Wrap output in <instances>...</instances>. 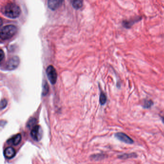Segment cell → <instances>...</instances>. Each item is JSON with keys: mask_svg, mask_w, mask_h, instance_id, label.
I'll list each match as a JSON object with an SVG mask.
<instances>
[{"mask_svg": "<svg viewBox=\"0 0 164 164\" xmlns=\"http://www.w3.org/2000/svg\"><path fill=\"white\" fill-rule=\"evenodd\" d=\"M2 13L8 18H16L20 16L21 9L16 3H10L5 5L1 9Z\"/></svg>", "mask_w": 164, "mask_h": 164, "instance_id": "obj_1", "label": "cell"}, {"mask_svg": "<svg viewBox=\"0 0 164 164\" xmlns=\"http://www.w3.org/2000/svg\"><path fill=\"white\" fill-rule=\"evenodd\" d=\"M18 31L16 26L13 25H9L3 26L1 29L0 38L2 40H8L13 37Z\"/></svg>", "mask_w": 164, "mask_h": 164, "instance_id": "obj_2", "label": "cell"}, {"mask_svg": "<svg viewBox=\"0 0 164 164\" xmlns=\"http://www.w3.org/2000/svg\"><path fill=\"white\" fill-rule=\"evenodd\" d=\"M20 64V59L19 57L16 56H13L9 59L6 62L5 68L8 70H13L18 68Z\"/></svg>", "mask_w": 164, "mask_h": 164, "instance_id": "obj_3", "label": "cell"}, {"mask_svg": "<svg viewBox=\"0 0 164 164\" xmlns=\"http://www.w3.org/2000/svg\"><path fill=\"white\" fill-rule=\"evenodd\" d=\"M46 74L49 80L52 84L56 83L57 79V74L56 69L52 66H49L47 68Z\"/></svg>", "mask_w": 164, "mask_h": 164, "instance_id": "obj_4", "label": "cell"}, {"mask_svg": "<svg viewBox=\"0 0 164 164\" xmlns=\"http://www.w3.org/2000/svg\"><path fill=\"white\" fill-rule=\"evenodd\" d=\"M30 135L34 141H40L43 135V130L41 126L36 125L33 127L31 131Z\"/></svg>", "mask_w": 164, "mask_h": 164, "instance_id": "obj_5", "label": "cell"}, {"mask_svg": "<svg viewBox=\"0 0 164 164\" xmlns=\"http://www.w3.org/2000/svg\"><path fill=\"white\" fill-rule=\"evenodd\" d=\"M115 136L117 139L124 143L129 144H134V140L131 138H130L129 136H127V134H124L123 132L117 133L115 134Z\"/></svg>", "mask_w": 164, "mask_h": 164, "instance_id": "obj_6", "label": "cell"}, {"mask_svg": "<svg viewBox=\"0 0 164 164\" xmlns=\"http://www.w3.org/2000/svg\"><path fill=\"white\" fill-rule=\"evenodd\" d=\"M142 18L141 16H137L135 18H134L132 19L128 20H124L122 22V25L124 28H131V26L133 25L136 23V22H139L140 21L142 20Z\"/></svg>", "mask_w": 164, "mask_h": 164, "instance_id": "obj_7", "label": "cell"}, {"mask_svg": "<svg viewBox=\"0 0 164 164\" xmlns=\"http://www.w3.org/2000/svg\"><path fill=\"white\" fill-rule=\"evenodd\" d=\"M63 2V1H62L50 0L48 2V5L50 9H52V10H55L62 5Z\"/></svg>", "mask_w": 164, "mask_h": 164, "instance_id": "obj_8", "label": "cell"}, {"mask_svg": "<svg viewBox=\"0 0 164 164\" xmlns=\"http://www.w3.org/2000/svg\"><path fill=\"white\" fill-rule=\"evenodd\" d=\"M22 140V136L20 134H18L10 138L7 141V143L9 144H12L13 145H18L21 142Z\"/></svg>", "mask_w": 164, "mask_h": 164, "instance_id": "obj_9", "label": "cell"}, {"mask_svg": "<svg viewBox=\"0 0 164 164\" xmlns=\"http://www.w3.org/2000/svg\"><path fill=\"white\" fill-rule=\"evenodd\" d=\"M16 154V152L15 150L13 148H12V147H9L5 150L4 155L6 158L11 159L15 157Z\"/></svg>", "mask_w": 164, "mask_h": 164, "instance_id": "obj_10", "label": "cell"}, {"mask_svg": "<svg viewBox=\"0 0 164 164\" xmlns=\"http://www.w3.org/2000/svg\"><path fill=\"white\" fill-rule=\"evenodd\" d=\"M154 104V102L151 100H144L142 104V106L144 108H150Z\"/></svg>", "mask_w": 164, "mask_h": 164, "instance_id": "obj_11", "label": "cell"}, {"mask_svg": "<svg viewBox=\"0 0 164 164\" xmlns=\"http://www.w3.org/2000/svg\"><path fill=\"white\" fill-rule=\"evenodd\" d=\"M83 2L81 1H74L72 2V6L76 9H79L82 7Z\"/></svg>", "mask_w": 164, "mask_h": 164, "instance_id": "obj_12", "label": "cell"}, {"mask_svg": "<svg viewBox=\"0 0 164 164\" xmlns=\"http://www.w3.org/2000/svg\"><path fill=\"white\" fill-rule=\"evenodd\" d=\"M107 101V97L106 94L103 92H101L100 95V103L102 105L106 104Z\"/></svg>", "mask_w": 164, "mask_h": 164, "instance_id": "obj_13", "label": "cell"}, {"mask_svg": "<svg viewBox=\"0 0 164 164\" xmlns=\"http://www.w3.org/2000/svg\"><path fill=\"white\" fill-rule=\"evenodd\" d=\"M36 122H37V121L35 118H31L28 120V121L27 123V127H28V128L32 127L33 126L35 125Z\"/></svg>", "mask_w": 164, "mask_h": 164, "instance_id": "obj_14", "label": "cell"}, {"mask_svg": "<svg viewBox=\"0 0 164 164\" xmlns=\"http://www.w3.org/2000/svg\"><path fill=\"white\" fill-rule=\"evenodd\" d=\"M49 91V87L48 84L47 82H46L43 87V96H45L47 95Z\"/></svg>", "mask_w": 164, "mask_h": 164, "instance_id": "obj_15", "label": "cell"}, {"mask_svg": "<svg viewBox=\"0 0 164 164\" xmlns=\"http://www.w3.org/2000/svg\"><path fill=\"white\" fill-rule=\"evenodd\" d=\"M7 105V101L6 99H3L1 101V110H3V109L5 108L6 106Z\"/></svg>", "mask_w": 164, "mask_h": 164, "instance_id": "obj_16", "label": "cell"}, {"mask_svg": "<svg viewBox=\"0 0 164 164\" xmlns=\"http://www.w3.org/2000/svg\"><path fill=\"white\" fill-rule=\"evenodd\" d=\"M133 156H134V154H124L123 155H120L119 158H122V159H125V158L132 157Z\"/></svg>", "mask_w": 164, "mask_h": 164, "instance_id": "obj_17", "label": "cell"}, {"mask_svg": "<svg viewBox=\"0 0 164 164\" xmlns=\"http://www.w3.org/2000/svg\"><path fill=\"white\" fill-rule=\"evenodd\" d=\"M4 56H5V54H4L3 51L1 49L0 51V62H1V63H2L3 60L4 58Z\"/></svg>", "mask_w": 164, "mask_h": 164, "instance_id": "obj_18", "label": "cell"}, {"mask_svg": "<svg viewBox=\"0 0 164 164\" xmlns=\"http://www.w3.org/2000/svg\"><path fill=\"white\" fill-rule=\"evenodd\" d=\"M162 121L163 123L164 124V117H162Z\"/></svg>", "mask_w": 164, "mask_h": 164, "instance_id": "obj_19", "label": "cell"}]
</instances>
